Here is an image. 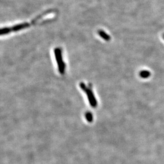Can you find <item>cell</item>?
Segmentation results:
<instances>
[{"instance_id":"1","label":"cell","mask_w":164,"mask_h":164,"mask_svg":"<svg viewBox=\"0 0 164 164\" xmlns=\"http://www.w3.org/2000/svg\"><path fill=\"white\" fill-rule=\"evenodd\" d=\"M54 53L55 56L56 58V61L57 64L58 69L60 73L61 74H64L65 64L64 62L63 61L62 54V50L60 48H56L54 49Z\"/></svg>"},{"instance_id":"2","label":"cell","mask_w":164,"mask_h":164,"mask_svg":"<svg viewBox=\"0 0 164 164\" xmlns=\"http://www.w3.org/2000/svg\"><path fill=\"white\" fill-rule=\"evenodd\" d=\"M98 34L100 36L101 38H103L105 41H108L111 39V37L108 35H107L105 32L103 30H99L98 31Z\"/></svg>"},{"instance_id":"3","label":"cell","mask_w":164,"mask_h":164,"mask_svg":"<svg viewBox=\"0 0 164 164\" xmlns=\"http://www.w3.org/2000/svg\"><path fill=\"white\" fill-rule=\"evenodd\" d=\"M150 75V72L147 70H143L140 73V76L142 78H147Z\"/></svg>"},{"instance_id":"4","label":"cell","mask_w":164,"mask_h":164,"mask_svg":"<svg viewBox=\"0 0 164 164\" xmlns=\"http://www.w3.org/2000/svg\"></svg>"}]
</instances>
